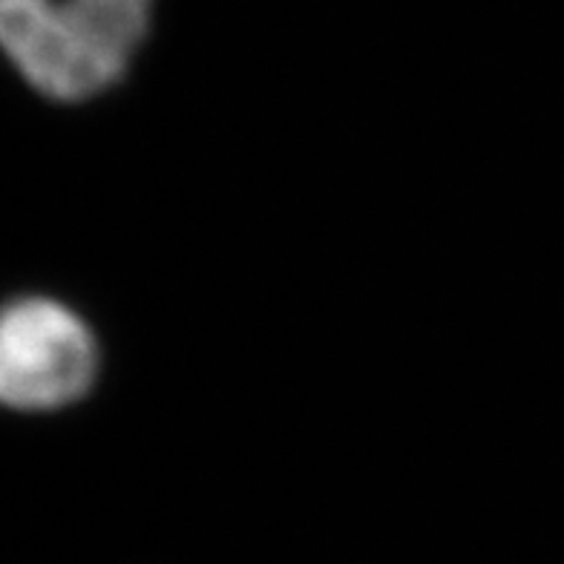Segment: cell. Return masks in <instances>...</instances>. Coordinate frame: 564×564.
Masks as SVG:
<instances>
[{
    "label": "cell",
    "instance_id": "cell-2",
    "mask_svg": "<svg viewBox=\"0 0 564 564\" xmlns=\"http://www.w3.org/2000/svg\"><path fill=\"white\" fill-rule=\"evenodd\" d=\"M101 351L87 319L53 297L0 305V406L55 412L87 398Z\"/></svg>",
    "mask_w": 564,
    "mask_h": 564
},
{
    "label": "cell",
    "instance_id": "cell-1",
    "mask_svg": "<svg viewBox=\"0 0 564 564\" xmlns=\"http://www.w3.org/2000/svg\"><path fill=\"white\" fill-rule=\"evenodd\" d=\"M153 0H0V53L35 93L87 101L130 73Z\"/></svg>",
    "mask_w": 564,
    "mask_h": 564
}]
</instances>
